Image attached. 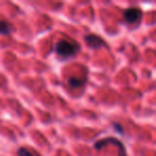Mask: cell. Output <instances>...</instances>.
Masks as SVG:
<instances>
[{
  "instance_id": "8992f818",
  "label": "cell",
  "mask_w": 156,
  "mask_h": 156,
  "mask_svg": "<svg viewBox=\"0 0 156 156\" xmlns=\"http://www.w3.org/2000/svg\"><path fill=\"white\" fill-rule=\"evenodd\" d=\"M13 30V25L7 20H0V34L9 35Z\"/></svg>"
},
{
  "instance_id": "6da1fadb",
  "label": "cell",
  "mask_w": 156,
  "mask_h": 156,
  "mask_svg": "<svg viewBox=\"0 0 156 156\" xmlns=\"http://www.w3.org/2000/svg\"><path fill=\"white\" fill-rule=\"evenodd\" d=\"M56 54L63 60L73 58L80 50V45L75 41H69V40H60L56 44Z\"/></svg>"
},
{
  "instance_id": "5b68a950",
  "label": "cell",
  "mask_w": 156,
  "mask_h": 156,
  "mask_svg": "<svg viewBox=\"0 0 156 156\" xmlns=\"http://www.w3.org/2000/svg\"><path fill=\"white\" fill-rule=\"evenodd\" d=\"M87 83V77H83V78H78V77H69L67 79V83L71 88L73 89H78V88L83 87L85 86V83Z\"/></svg>"
},
{
  "instance_id": "ba28073f",
  "label": "cell",
  "mask_w": 156,
  "mask_h": 156,
  "mask_svg": "<svg viewBox=\"0 0 156 156\" xmlns=\"http://www.w3.org/2000/svg\"><path fill=\"white\" fill-rule=\"evenodd\" d=\"M112 126H113V128H115V132H118L119 134H121V135H124V130H123V127H122L121 124L117 123V122H113Z\"/></svg>"
},
{
  "instance_id": "277c9868",
  "label": "cell",
  "mask_w": 156,
  "mask_h": 156,
  "mask_svg": "<svg viewBox=\"0 0 156 156\" xmlns=\"http://www.w3.org/2000/svg\"><path fill=\"white\" fill-rule=\"evenodd\" d=\"M83 39H85L86 44L92 49H100L102 47H107L106 41L98 34H86Z\"/></svg>"
},
{
  "instance_id": "52a82bcc",
  "label": "cell",
  "mask_w": 156,
  "mask_h": 156,
  "mask_svg": "<svg viewBox=\"0 0 156 156\" xmlns=\"http://www.w3.org/2000/svg\"><path fill=\"white\" fill-rule=\"evenodd\" d=\"M17 155L18 156H40V155H35L34 153H32L31 151H29L26 147H20L17 150Z\"/></svg>"
},
{
  "instance_id": "7a4b0ae2",
  "label": "cell",
  "mask_w": 156,
  "mask_h": 156,
  "mask_svg": "<svg viewBox=\"0 0 156 156\" xmlns=\"http://www.w3.org/2000/svg\"><path fill=\"white\" fill-rule=\"evenodd\" d=\"M108 144H113L117 145L119 147V156H127V153H126V149L124 143L122 142L121 140L115 138V137H107L105 139H101V140L96 141L94 143V149L95 150H101L102 147H104L105 145Z\"/></svg>"
},
{
  "instance_id": "3957f363",
  "label": "cell",
  "mask_w": 156,
  "mask_h": 156,
  "mask_svg": "<svg viewBox=\"0 0 156 156\" xmlns=\"http://www.w3.org/2000/svg\"><path fill=\"white\" fill-rule=\"evenodd\" d=\"M142 18V11L139 8H127L123 12V20L129 25H137Z\"/></svg>"
}]
</instances>
